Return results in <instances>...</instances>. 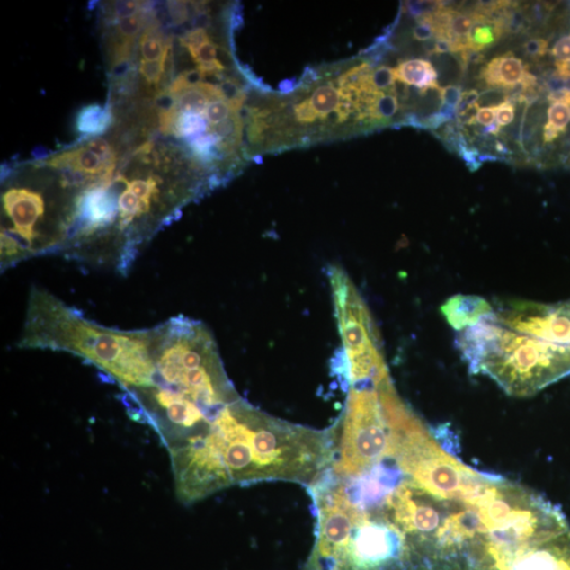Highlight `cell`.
I'll return each instance as SVG.
<instances>
[{"mask_svg": "<svg viewBox=\"0 0 570 570\" xmlns=\"http://www.w3.org/2000/svg\"><path fill=\"white\" fill-rule=\"evenodd\" d=\"M169 454L175 495L192 505L223 489L260 482L311 487L332 465L334 432L281 420L239 398Z\"/></svg>", "mask_w": 570, "mask_h": 570, "instance_id": "6da1fadb", "label": "cell"}, {"mask_svg": "<svg viewBox=\"0 0 570 570\" xmlns=\"http://www.w3.org/2000/svg\"><path fill=\"white\" fill-rule=\"evenodd\" d=\"M493 313L457 337L473 374L488 376L517 397L531 396L570 375V347L507 329Z\"/></svg>", "mask_w": 570, "mask_h": 570, "instance_id": "5b68a950", "label": "cell"}, {"mask_svg": "<svg viewBox=\"0 0 570 570\" xmlns=\"http://www.w3.org/2000/svg\"><path fill=\"white\" fill-rule=\"evenodd\" d=\"M167 60L161 62H147L139 59L138 74L150 87H157L166 74Z\"/></svg>", "mask_w": 570, "mask_h": 570, "instance_id": "2e32d148", "label": "cell"}, {"mask_svg": "<svg viewBox=\"0 0 570 570\" xmlns=\"http://www.w3.org/2000/svg\"><path fill=\"white\" fill-rule=\"evenodd\" d=\"M497 106L496 107H483L478 109L476 114V124L488 127L494 124L496 119Z\"/></svg>", "mask_w": 570, "mask_h": 570, "instance_id": "cb8c5ba5", "label": "cell"}, {"mask_svg": "<svg viewBox=\"0 0 570 570\" xmlns=\"http://www.w3.org/2000/svg\"><path fill=\"white\" fill-rule=\"evenodd\" d=\"M440 98L442 105L456 108L459 105L460 100H462V89L459 86H454V85H449V86L440 88Z\"/></svg>", "mask_w": 570, "mask_h": 570, "instance_id": "ffe728a7", "label": "cell"}, {"mask_svg": "<svg viewBox=\"0 0 570 570\" xmlns=\"http://www.w3.org/2000/svg\"><path fill=\"white\" fill-rule=\"evenodd\" d=\"M114 114L111 106L91 104L85 106L76 117V130L85 138L98 137L111 129Z\"/></svg>", "mask_w": 570, "mask_h": 570, "instance_id": "7c38bea8", "label": "cell"}, {"mask_svg": "<svg viewBox=\"0 0 570 570\" xmlns=\"http://www.w3.org/2000/svg\"><path fill=\"white\" fill-rule=\"evenodd\" d=\"M394 74L397 82L417 89L421 94H426L429 89L439 91L441 88L438 83V72L427 59L399 60L396 67H394Z\"/></svg>", "mask_w": 570, "mask_h": 570, "instance_id": "30bf717a", "label": "cell"}, {"mask_svg": "<svg viewBox=\"0 0 570 570\" xmlns=\"http://www.w3.org/2000/svg\"><path fill=\"white\" fill-rule=\"evenodd\" d=\"M141 59L147 62L167 60L173 48L171 39L165 38L155 16L145 27L138 40Z\"/></svg>", "mask_w": 570, "mask_h": 570, "instance_id": "8fae6325", "label": "cell"}, {"mask_svg": "<svg viewBox=\"0 0 570 570\" xmlns=\"http://www.w3.org/2000/svg\"><path fill=\"white\" fill-rule=\"evenodd\" d=\"M480 94L476 89H470L464 91L462 95V100H460L459 105L458 107V115L463 114L469 108L478 104V101H480Z\"/></svg>", "mask_w": 570, "mask_h": 570, "instance_id": "603a6c76", "label": "cell"}, {"mask_svg": "<svg viewBox=\"0 0 570 570\" xmlns=\"http://www.w3.org/2000/svg\"><path fill=\"white\" fill-rule=\"evenodd\" d=\"M570 124V101L550 102L548 123L544 127V142L553 143L566 133Z\"/></svg>", "mask_w": 570, "mask_h": 570, "instance_id": "4fadbf2b", "label": "cell"}, {"mask_svg": "<svg viewBox=\"0 0 570 570\" xmlns=\"http://www.w3.org/2000/svg\"><path fill=\"white\" fill-rule=\"evenodd\" d=\"M551 54L556 58L555 63L570 62V35L563 36L557 40Z\"/></svg>", "mask_w": 570, "mask_h": 570, "instance_id": "7402d4cb", "label": "cell"}, {"mask_svg": "<svg viewBox=\"0 0 570 570\" xmlns=\"http://www.w3.org/2000/svg\"><path fill=\"white\" fill-rule=\"evenodd\" d=\"M384 378L348 385L341 418L333 426L334 454L330 470L360 477L391 460V429L383 397Z\"/></svg>", "mask_w": 570, "mask_h": 570, "instance_id": "8992f818", "label": "cell"}, {"mask_svg": "<svg viewBox=\"0 0 570 570\" xmlns=\"http://www.w3.org/2000/svg\"><path fill=\"white\" fill-rule=\"evenodd\" d=\"M441 312L453 329L462 332L493 313L494 306L482 297L457 295L441 306Z\"/></svg>", "mask_w": 570, "mask_h": 570, "instance_id": "ba28073f", "label": "cell"}, {"mask_svg": "<svg viewBox=\"0 0 570 570\" xmlns=\"http://www.w3.org/2000/svg\"><path fill=\"white\" fill-rule=\"evenodd\" d=\"M307 491L316 521L303 570H405L403 537L379 500L330 469Z\"/></svg>", "mask_w": 570, "mask_h": 570, "instance_id": "277c9868", "label": "cell"}, {"mask_svg": "<svg viewBox=\"0 0 570 570\" xmlns=\"http://www.w3.org/2000/svg\"><path fill=\"white\" fill-rule=\"evenodd\" d=\"M504 32L500 22L495 18H487L481 22H477L473 28L470 39V49L481 52L486 48L496 44L497 40L503 38Z\"/></svg>", "mask_w": 570, "mask_h": 570, "instance_id": "5bb4252c", "label": "cell"}, {"mask_svg": "<svg viewBox=\"0 0 570 570\" xmlns=\"http://www.w3.org/2000/svg\"><path fill=\"white\" fill-rule=\"evenodd\" d=\"M523 60L512 53L494 58L481 71L482 80L493 89L513 90L523 82L527 74Z\"/></svg>", "mask_w": 570, "mask_h": 570, "instance_id": "9c48e42d", "label": "cell"}, {"mask_svg": "<svg viewBox=\"0 0 570 570\" xmlns=\"http://www.w3.org/2000/svg\"><path fill=\"white\" fill-rule=\"evenodd\" d=\"M548 47L549 42L548 40L542 38H533L524 42L523 49L526 56H529L531 58H539L548 54Z\"/></svg>", "mask_w": 570, "mask_h": 570, "instance_id": "d6986e66", "label": "cell"}, {"mask_svg": "<svg viewBox=\"0 0 570 570\" xmlns=\"http://www.w3.org/2000/svg\"><path fill=\"white\" fill-rule=\"evenodd\" d=\"M83 147L93 151V153L98 156L102 162H105L109 167L113 169L117 167V155H115L113 148L106 139L101 138H91L88 142L85 143Z\"/></svg>", "mask_w": 570, "mask_h": 570, "instance_id": "e0dca14e", "label": "cell"}, {"mask_svg": "<svg viewBox=\"0 0 570 570\" xmlns=\"http://www.w3.org/2000/svg\"><path fill=\"white\" fill-rule=\"evenodd\" d=\"M156 338V326L125 331L101 325L47 290L33 287L17 345L81 357L130 394L150 385Z\"/></svg>", "mask_w": 570, "mask_h": 570, "instance_id": "3957f363", "label": "cell"}, {"mask_svg": "<svg viewBox=\"0 0 570 570\" xmlns=\"http://www.w3.org/2000/svg\"><path fill=\"white\" fill-rule=\"evenodd\" d=\"M147 3L138 2V0H120V2H111L105 5L104 16L106 25L135 16L148 9Z\"/></svg>", "mask_w": 570, "mask_h": 570, "instance_id": "9a60e30c", "label": "cell"}, {"mask_svg": "<svg viewBox=\"0 0 570 570\" xmlns=\"http://www.w3.org/2000/svg\"><path fill=\"white\" fill-rule=\"evenodd\" d=\"M166 7L168 14L171 16L172 22L174 26H181L190 18V9L188 3L185 2H167Z\"/></svg>", "mask_w": 570, "mask_h": 570, "instance_id": "ac0fdd59", "label": "cell"}, {"mask_svg": "<svg viewBox=\"0 0 570 570\" xmlns=\"http://www.w3.org/2000/svg\"><path fill=\"white\" fill-rule=\"evenodd\" d=\"M511 570H570V529L521 551Z\"/></svg>", "mask_w": 570, "mask_h": 570, "instance_id": "52a82bcc", "label": "cell"}, {"mask_svg": "<svg viewBox=\"0 0 570 570\" xmlns=\"http://www.w3.org/2000/svg\"><path fill=\"white\" fill-rule=\"evenodd\" d=\"M157 327L150 385L126 394L132 417L147 423L168 451L211 426L240 397L224 369L209 327L185 316Z\"/></svg>", "mask_w": 570, "mask_h": 570, "instance_id": "7a4b0ae2", "label": "cell"}, {"mask_svg": "<svg viewBox=\"0 0 570 570\" xmlns=\"http://www.w3.org/2000/svg\"><path fill=\"white\" fill-rule=\"evenodd\" d=\"M515 117L514 102L507 101L502 105L497 106L496 124L500 127L511 125Z\"/></svg>", "mask_w": 570, "mask_h": 570, "instance_id": "44dd1931", "label": "cell"}, {"mask_svg": "<svg viewBox=\"0 0 570 570\" xmlns=\"http://www.w3.org/2000/svg\"><path fill=\"white\" fill-rule=\"evenodd\" d=\"M446 53H456L452 42L444 38H435L433 56Z\"/></svg>", "mask_w": 570, "mask_h": 570, "instance_id": "d4e9b609", "label": "cell"}]
</instances>
